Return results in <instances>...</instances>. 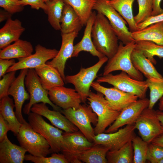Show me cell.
Listing matches in <instances>:
<instances>
[{
    "label": "cell",
    "instance_id": "8fae6325",
    "mask_svg": "<svg viewBox=\"0 0 163 163\" xmlns=\"http://www.w3.org/2000/svg\"><path fill=\"white\" fill-rule=\"evenodd\" d=\"M63 143L61 151L70 163H81V155L94 144L89 141L84 134L78 131L63 133Z\"/></svg>",
    "mask_w": 163,
    "mask_h": 163
},
{
    "label": "cell",
    "instance_id": "2e32d148",
    "mask_svg": "<svg viewBox=\"0 0 163 163\" xmlns=\"http://www.w3.org/2000/svg\"><path fill=\"white\" fill-rule=\"evenodd\" d=\"M91 86L97 92L102 93L113 108L118 111L120 112L138 99V97L134 95L124 92L114 87H104L96 81L93 82Z\"/></svg>",
    "mask_w": 163,
    "mask_h": 163
},
{
    "label": "cell",
    "instance_id": "f546056e",
    "mask_svg": "<svg viewBox=\"0 0 163 163\" xmlns=\"http://www.w3.org/2000/svg\"><path fill=\"white\" fill-rule=\"evenodd\" d=\"M61 34L78 32L83 27L80 18L72 8L65 3L61 22Z\"/></svg>",
    "mask_w": 163,
    "mask_h": 163
},
{
    "label": "cell",
    "instance_id": "1f68e13d",
    "mask_svg": "<svg viewBox=\"0 0 163 163\" xmlns=\"http://www.w3.org/2000/svg\"><path fill=\"white\" fill-rule=\"evenodd\" d=\"M109 149L100 144H94L85 151L80 156L79 160L86 163H107V154Z\"/></svg>",
    "mask_w": 163,
    "mask_h": 163
},
{
    "label": "cell",
    "instance_id": "7a4b0ae2",
    "mask_svg": "<svg viewBox=\"0 0 163 163\" xmlns=\"http://www.w3.org/2000/svg\"><path fill=\"white\" fill-rule=\"evenodd\" d=\"M135 45V41L126 45L121 41L120 42L117 52L107 61L103 75L114 71L120 70L126 72L135 79L143 81V75L135 68L131 59V54Z\"/></svg>",
    "mask_w": 163,
    "mask_h": 163
},
{
    "label": "cell",
    "instance_id": "ffe728a7",
    "mask_svg": "<svg viewBox=\"0 0 163 163\" xmlns=\"http://www.w3.org/2000/svg\"><path fill=\"white\" fill-rule=\"evenodd\" d=\"M46 104L43 103L35 104L31 108V111L46 117L53 125L65 132L78 131V129L60 111L50 110Z\"/></svg>",
    "mask_w": 163,
    "mask_h": 163
},
{
    "label": "cell",
    "instance_id": "ee69618b",
    "mask_svg": "<svg viewBox=\"0 0 163 163\" xmlns=\"http://www.w3.org/2000/svg\"><path fill=\"white\" fill-rule=\"evenodd\" d=\"M163 21V12L155 16H151L143 22L138 24V30H141L151 24Z\"/></svg>",
    "mask_w": 163,
    "mask_h": 163
},
{
    "label": "cell",
    "instance_id": "3957f363",
    "mask_svg": "<svg viewBox=\"0 0 163 163\" xmlns=\"http://www.w3.org/2000/svg\"><path fill=\"white\" fill-rule=\"evenodd\" d=\"M101 93L90 91L87 100L93 111L97 117V122L94 129L95 135L104 133L116 120L120 112L113 108Z\"/></svg>",
    "mask_w": 163,
    "mask_h": 163
},
{
    "label": "cell",
    "instance_id": "484cf974",
    "mask_svg": "<svg viewBox=\"0 0 163 163\" xmlns=\"http://www.w3.org/2000/svg\"><path fill=\"white\" fill-rule=\"evenodd\" d=\"M33 50L30 42L19 39L13 44L1 50L0 59L24 58L31 55Z\"/></svg>",
    "mask_w": 163,
    "mask_h": 163
},
{
    "label": "cell",
    "instance_id": "7bdbcfd3",
    "mask_svg": "<svg viewBox=\"0 0 163 163\" xmlns=\"http://www.w3.org/2000/svg\"><path fill=\"white\" fill-rule=\"evenodd\" d=\"M21 5L24 6L29 5L32 8L38 10L41 8L45 12L47 9V5L44 0H22L19 1Z\"/></svg>",
    "mask_w": 163,
    "mask_h": 163
},
{
    "label": "cell",
    "instance_id": "f907efd6",
    "mask_svg": "<svg viewBox=\"0 0 163 163\" xmlns=\"http://www.w3.org/2000/svg\"><path fill=\"white\" fill-rule=\"evenodd\" d=\"M156 115L163 128V111L159 110H155Z\"/></svg>",
    "mask_w": 163,
    "mask_h": 163
},
{
    "label": "cell",
    "instance_id": "ac0fdd59",
    "mask_svg": "<svg viewBox=\"0 0 163 163\" xmlns=\"http://www.w3.org/2000/svg\"><path fill=\"white\" fill-rule=\"evenodd\" d=\"M28 69L21 70L19 75L12 83L8 93V95L12 96L13 98L16 115L21 123L25 120L22 115L23 105L25 101L30 99L29 94L25 89L24 83L25 77Z\"/></svg>",
    "mask_w": 163,
    "mask_h": 163
},
{
    "label": "cell",
    "instance_id": "d6986e66",
    "mask_svg": "<svg viewBox=\"0 0 163 163\" xmlns=\"http://www.w3.org/2000/svg\"><path fill=\"white\" fill-rule=\"evenodd\" d=\"M78 34V32H74L67 34H61L62 43L60 50L52 60L47 61L46 63L56 68L59 71L65 82V64L67 60L72 57L73 52L74 41Z\"/></svg>",
    "mask_w": 163,
    "mask_h": 163
},
{
    "label": "cell",
    "instance_id": "30bf717a",
    "mask_svg": "<svg viewBox=\"0 0 163 163\" xmlns=\"http://www.w3.org/2000/svg\"><path fill=\"white\" fill-rule=\"evenodd\" d=\"M93 10L106 17L119 40L124 44L134 41L126 21L113 7L106 3L105 0H97Z\"/></svg>",
    "mask_w": 163,
    "mask_h": 163
},
{
    "label": "cell",
    "instance_id": "7c38bea8",
    "mask_svg": "<svg viewBox=\"0 0 163 163\" xmlns=\"http://www.w3.org/2000/svg\"><path fill=\"white\" fill-rule=\"evenodd\" d=\"M135 123L140 137L148 143L163 134V128L153 109H144Z\"/></svg>",
    "mask_w": 163,
    "mask_h": 163
},
{
    "label": "cell",
    "instance_id": "f1b7e54d",
    "mask_svg": "<svg viewBox=\"0 0 163 163\" xmlns=\"http://www.w3.org/2000/svg\"><path fill=\"white\" fill-rule=\"evenodd\" d=\"M15 107L13 99L8 95L0 99V114L8 124L11 131L16 136L21 123L17 119L14 110Z\"/></svg>",
    "mask_w": 163,
    "mask_h": 163
},
{
    "label": "cell",
    "instance_id": "7dc6e473",
    "mask_svg": "<svg viewBox=\"0 0 163 163\" xmlns=\"http://www.w3.org/2000/svg\"><path fill=\"white\" fill-rule=\"evenodd\" d=\"M162 0H153V11L152 16H155L163 12V9L161 7Z\"/></svg>",
    "mask_w": 163,
    "mask_h": 163
},
{
    "label": "cell",
    "instance_id": "74e56055",
    "mask_svg": "<svg viewBox=\"0 0 163 163\" xmlns=\"http://www.w3.org/2000/svg\"><path fill=\"white\" fill-rule=\"evenodd\" d=\"M138 5L139 11L134 16L137 25L143 22L152 16L153 0H137Z\"/></svg>",
    "mask_w": 163,
    "mask_h": 163
},
{
    "label": "cell",
    "instance_id": "d6a6232c",
    "mask_svg": "<svg viewBox=\"0 0 163 163\" xmlns=\"http://www.w3.org/2000/svg\"><path fill=\"white\" fill-rule=\"evenodd\" d=\"M77 14L83 26L85 25L97 0H64Z\"/></svg>",
    "mask_w": 163,
    "mask_h": 163
},
{
    "label": "cell",
    "instance_id": "8d00e7d4",
    "mask_svg": "<svg viewBox=\"0 0 163 163\" xmlns=\"http://www.w3.org/2000/svg\"><path fill=\"white\" fill-rule=\"evenodd\" d=\"M132 143L133 150V163H145L149 143L136 136Z\"/></svg>",
    "mask_w": 163,
    "mask_h": 163
},
{
    "label": "cell",
    "instance_id": "83f0119b",
    "mask_svg": "<svg viewBox=\"0 0 163 163\" xmlns=\"http://www.w3.org/2000/svg\"><path fill=\"white\" fill-rule=\"evenodd\" d=\"M105 0L106 3L113 7L125 20L131 32L138 30L133 13V4L135 0Z\"/></svg>",
    "mask_w": 163,
    "mask_h": 163
},
{
    "label": "cell",
    "instance_id": "4316f807",
    "mask_svg": "<svg viewBox=\"0 0 163 163\" xmlns=\"http://www.w3.org/2000/svg\"><path fill=\"white\" fill-rule=\"evenodd\" d=\"M131 59L135 68L147 78L163 77L157 70L153 63L141 51L134 48L131 54Z\"/></svg>",
    "mask_w": 163,
    "mask_h": 163
},
{
    "label": "cell",
    "instance_id": "603a6c76",
    "mask_svg": "<svg viewBox=\"0 0 163 163\" xmlns=\"http://www.w3.org/2000/svg\"><path fill=\"white\" fill-rule=\"evenodd\" d=\"M25 29L21 22L18 19L8 18L0 29V48L1 49L19 39Z\"/></svg>",
    "mask_w": 163,
    "mask_h": 163
},
{
    "label": "cell",
    "instance_id": "11a10c76",
    "mask_svg": "<svg viewBox=\"0 0 163 163\" xmlns=\"http://www.w3.org/2000/svg\"><path fill=\"white\" fill-rule=\"evenodd\" d=\"M18 0V1H21L22 0Z\"/></svg>",
    "mask_w": 163,
    "mask_h": 163
},
{
    "label": "cell",
    "instance_id": "6da1fadb",
    "mask_svg": "<svg viewBox=\"0 0 163 163\" xmlns=\"http://www.w3.org/2000/svg\"><path fill=\"white\" fill-rule=\"evenodd\" d=\"M91 37L96 49L108 59L117 52L118 38L106 17L97 12L91 30Z\"/></svg>",
    "mask_w": 163,
    "mask_h": 163
},
{
    "label": "cell",
    "instance_id": "44dd1931",
    "mask_svg": "<svg viewBox=\"0 0 163 163\" xmlns=\"http://www.w3.org/2000/svg\"><path fill=\"white\" fill-rule=\"evenodd\" d=\"M96 13L92 12L86 25L83 36L81 40L74 46L73 52L72 57H77L82 51L89 53L92 56L100 59L105 56L95 48L91 37V30Z\"/></svg>",
    "mask_w": 163,
    "mask_h": 163
},
{
    "label": "cell",
    "instance_id": "cb8c5ba5",
    "mask_svg": "<svg viewBox=\"0 0 163 163\" xmlns=\"http://www.w3.org/2000/svg\"><path fill=\"white\" fill-rule=\"evenodd\" d=\"M43 87L49 91L56 87L64 86V81L59 71L45 63L34 69Z\"/></svg>",
    "mask_w": 163,
    "mask_h": 163
},
{
    "label": "cell",
    "instance_id": "836d02e7",
    "mask_svg": "<svg viewBox=\"0 0 163 163\" xmlns=\"http://www.w3.org/2000/svg\"><path fill=\"white\" fill-rule=\"evenodd\" d=\"M106 158L109 163H133V150L132 141L128 142L118 149L109 151Z\"/></svg>",
    "mask_w": 163,
    "mask_h": 163
},
{
    "label": "cell",
    "instance_id": "9f6ffc18",
    "mask_svg": "<svg viewBox=\"0 0 163 163\" xmlns=\"http://www.w3.org/2000/svg\"><path fill=\"white\" fill-rule=\"evenodd\" d=\"M109 0V1H110V0Z\"/></svg>",
    "mask_w": 163,
    "mask_h": 163
},
{
    "label": "cell",
    "instance_id": "e575fe53",
    "mask_svg": "<svg viewBox=\"0 0 163 163\" xmlns=\"http://www.w3.org/2000/svg\"><path fill=\"white\" fill-rule=\"evenodd\" d=\"M135 48L142 52L153 64L156 63L154 56L163 58V45L150 41H139L136 42Z\"/></svg>",
    "mask_w": 163,
    "mask_h": 163
},
{
    "label": "cell",
    "instance_id": "277c9868",
    "mask_svg": "<svg viewBox=\"0 0 163 163\" xmlns=\"http://www.w3.org/2000/svg\"><path fill=\"white\" fill-rule=\"evenodd\" d=\"M16 136L20 145L32 155L46 157L52 152L47 140L25 120L21 123Z\"/></svg>",
    "mask_w": 163,
    "mask_h": 163
},
{
    "label": "cell",
    "instance_id": "b9f144b4",
    "mask_svg": "<svg viewBox=\"0 0 163 163\" xmlns=\"http://www.w3.org/2000/svg\"><path fill=\"white\" fill-rule=\"evenodd\" d=\"M0 6L11 14L22 11L24 8L17 0H0Z\"/></svg>",
    "mask_w": 163,
    "mask_h": 163
},
{
    "label": "cell",
    "instance_id": "f6af8a7d",
    "mask_svg": "<svg viewBox=\"0 0 163 163\" xmlns=\"http://www.w3.org/2000/svg\"><path fill=\"white\" fill-rule=\"evenodd\" d=\"M16 62L14 59H0V78L7 73L8 69Z\"/></svg>",
    "mask_w": 163,
    "mask_h": 163
},
{
    "label": "cell",
    "instance_id": "db71d44e",
    "mask_svg": "<svg viewBox=\"0 0 163 163\" xmlns=\"http://www.w3.org/2000/svg\"><path fill=\"white\" fill-rule=\"evenodd\" d=\"M44 0L45 2L46 1H48V0Z\"/></svg>",
    "mask_w": 163,
    "mask_h": 163
},
{
    "label": "cell",
    "instance_id": "681fc988",
    "mask_svg": "<svg viewBox=\"0 0 163 163\" xmlns=\"http://www.w3.org/2000/svg\"><path fill=\"white\" fill-rule=\"evenodd\" d=\"M152 142L163 147V134L155 138Z\"/></svg>",
    "mask_w": 163,
    "mask_h": 163
},
{
    "label": "cell",
    "instance_id": "9a60e30c",
    "mask_svg": "<svg viewBox=\"0 0 163 163\" xmlns=\"http://www.w3.org/2000/svg\"><path fill=\"white\" fill-rule=\"evenodd\" d=\"M59 51L56 49H48L40 44L35 47V53L26 57L19 59L18 61L8 70L7 73L24 69H35L43 65L49 60L53 59Z\"/></svg>",
    "mask_w": 163,
    "mask_h": 163
},
{
    "label": "cell",
    "instance_id": "5b68a950",
    "mask_svg": "<svg viewBox=\"0 0 163 163\" xmlns=\"http://www.w3.org/2000/svg\"><path fill=\"white\" fill-rule=\"evenodd\" d=\"M60 112L78 129L89 141L93 142L95 134L91 124L96 125L97 117L90 105L80 104L77 108L61 110Z\"/></svg>",
    "mask_w": 163,
    "mask_h": 163
},
{
    "label": "cell",
    "instance_id": "5bb4252c",
    "mask_svg": "<svg viewBox=\"0 0 163 163\" xmlns=\"http://www.w3.org/2000/svg\"><path fill=\"white\" fill-rule=\"evenodd\" d=\"M149 99H139L121 110L114 122L105 130L106 133H113L124 126L135 123L142 111L148 107Z\"/></svg>",
    "mask_w": 163,
    "mask_h": 163
},
{
    "label": "cell",
    "instance_id": "ab89813d",
    "mask_svg": "<svg viewBox=\"0 0 163 163\" xmlns=\"http://www.w3.org/2000/svg\"><path fill=\"white\" fill-rule=\"evenodd\" d=\"M163 158V147L151 142L149 144L146 159L151 163H158Z\"/></svg>",
    "mask_w": 163,
    "mask_h": 163
},
{
    "label": "cell",
    "instance_id": "60d3db41",
    "mask_svg": "<svg viewBox=\"0 0 163 163\" xmlns=\"http://www.w3.org/2000/svg\"><path fill=\"white\" fill-rule=\"evenodd\" d=\"M16 71H11L5 74L0 80V99L8 95V91L16 77Z\"/></svg>",
    "mask_w": 163,
    "mask_h": 163
},
{
    "label": "cell",
    "instance_id": "c3c4849f",
    "mask_svg": "<svg viewBox=\"0 0 163 163\" xmlns=\"http://www.w3.org/2000/svg\"><path fill=\"white\" fill-rule=\"evenodd\" d=\"M12 14L8 11L5 10H0V22L7 20L9 18H11Z\"/></svg>",
    "mask_w": 163,
    "mask_h": 163
},
{
    "label": "cell",
    "instance_id": "8992f818",
    "mask_svg": "<svg viewBox=\"0 0 163 163\" xmlns=\"http://www.w3.org/2000/svg\"><path fill=\"white\" fill-rule=\"evenodd\" d=\"M96 81L112 85L122 91L137 96L139 99L146 98L148 88L146 81L135 79L123 71L113 75L110 73L97 77Z\"/></svg>",
    "mask_w": 163,
    "mask_h": 163
},
{
    "label": "cell",
    "instance_id": "f5cc1de1",
    "mask_svg": "<svg viewBox=\"0 0 163 163\" xmlns=\"http://www.w3.org/2000/svg\"><path fill=\"white\" fill-rule=\"evenodd\" d=\"M158 163H163V158L160 160Z\"/></svg>",
    "mask_w": 163,
    "mask_h": 163
},
{
    "label": "cell",
    "instance_id": "d590c367",
    "mask_svg": "<svg viewBox=\"0 0 163 163\" xmlns=\"http://www.w3.org/2000/svg\"><path fill=\"white\" fill-rule=\"evenodd\" d=\"M150 90V98L148 108L152 109L156 103L163 96V77H152L145 81Z\"/></svg>",
    "mask_w": 163,
    "mask_h": 163
},
{
    "label": "cell",
    "instance_id": "e0dca14e",
    "mask_svg": "<svg viewBox=\"0 0 163 163\" xmlns=\"http://www.w3.org/2000/svg\"><path fill=\"white\" fill-rule=\"evenodd\" d=\"M49 98L56 106L66 109L77 108L82 102L80 95L75 89L64 86L55 87L48 91Z\"/></svg>",
    "mask_w": 163,
    "mask_h": 163
},
{
    "label": "cell",
    "instance_id": "d4e9b609",
    "mask_svg": "<svg viewBox=\"0 0 163 163\" xmlns=\"http://www.w3.org/2000/svg\"><path fill=\"white\" fill-rule=\"evenodd\" d=\"M132 36L135 42L148 41L163 46V21L133 32Z\"/></svg>",
    "mask_w": 163,
    "mask_h": 163
},
{
    "label": "cell",
    "instance_id": "4fadbf2b",
    "mask_svg": "<svg viewBox=\"0 0 163 163\" xmlns=\"http://www.w3.org/2000/svg\"><path fill=\"white\" fill-rule=\"evenodd\" d=\"M135 129L134 123L127 125L114 132L99 133L95 135L93 142L106 146L110 151L116 150L128 142L132 141L136 136Z\"/></svg>",
    "mask_w": 163,
    "mask_h": 163
},
{
    "label": "cell",
    "instance_id": "bcb514c9",
    "mask_svg": "<svg viewBox=\"0 0 163 163\" xmlns=\"http://www.w3.org/2000/svg\"><path fill=\"white\" fill-rule=\"evenodd\" d=\"M11 129L8 124L0 114V142L7 136V133Z\"/></svg>",
    "mask_w": 163,
    "mask_h": 163
},
{
    "label": "cell",
    "instance_id": "4dcf8cb0",
    "mask_svg": "<svg viewBox=\"0 0 163 163\" xmlns=\"http://www.w3.org/2000/svg\"><path fill=\"white\" fill-rule=\"evenodd\" d=\"M45 3L47 9L44 12L48 15V21L56 30H60V22L65 3L64 0H50Z\"/></svg>",
    "mask_w": 163,
    "mask_h": 163
},
{
    "label": "cell",
    "instance_id": "9c48e42d",
    "mask_svg": "<svg viewBox=\"0 0 163 163\" xmlns=\"http://www.w3.org/2000/svg\"><path fill=\"white\" fill-rule=\"evenodd\" d=\"M28 115V123L47 140L52 152H60L63 143L62 131L46 122L40 115L32 112Z\"/></svg>",
    "mask_w": 163,
    "mask_h": 163
},
{
    "label": "cell",
    "instance_id": "816d5d0a",
    "mask_svg": "<svg viewBox=\"0 0 163 163\" xmlns=\"http://www.w3.org/2000/svg\"><path fill=\"white\" fill-rule=\"evenodd\" d=\"M158 104L159 110L163 111V97H162L160 99Z\"/></svg>",
    "mask_w": 163,
    "mask_h": 163
},
{
    "label": "cell",
    "instance_id": "ba28073f",
    "mask_svg": "<svg viewBox=\"0 0 163 163\" xmlns=\"http://www.w3.org/2000/svg\"><path fill=\"white\" fill-rule=\"evenodd\" d=\"M24 83L30 96L29 102L25 105L23 109L24 114H29L32 106L39 102L48 104L54 110L60 112L61 108L56 106L50 100L48 91L43 86L34 69H28L25 77Z\"/></svg>",
    "mask_w": 163,
    "mask_h": 163
},
{
    "label": "cell",
    "instance_id": "7402d4cb",
    "mask_svg": "<svg viewBox=\"0 0 163 163\" xmlns=\"http://www.w3.org/2000/svg\"><path fill=\"white\" fill-rule=\"evenodd\" d=\"M27 151L12 143L7 136L0 142V163H23Z\"/></svg>",
    "mask_w": 163,
    "mask_h": 163
},
{
    "label": "cell",
    "instance_id": "f35d334b",
    "mask_svg": "<svg viewBox=\"0 0 163 163\" xmlns=\"http://www.w3.org/2000/svg\"><path fill=\"white\" fill-rule=\"evenodd\" d=\"M25 160L34 163H69V161L62 153H53L49 157L35 156L30 154L26 155Z\"/></svg>",
    "mask_w": 163,
    "mask_h": 163
},
{
    "label": "cell",
    "instance_id": "52a82bcc",
    "mask_svg": "<svg viewBox=\"0 0 163 163\" xmlns=\"http://www.w3.org/2000/svg\"><path fill=\"white\" fill-rule=\"evenodd\" d=\"M108 60L106 56L99 59L95 64L91 67L81 68L79 72L73 75H67L65 77L66 83H71L75 86L76 91L80 95L82 102L86 101L90 91V88L97 74L103 64Z\"/></svg>",
    "mask_w": 163,
    "mask_h": 163
}]
</instances>
